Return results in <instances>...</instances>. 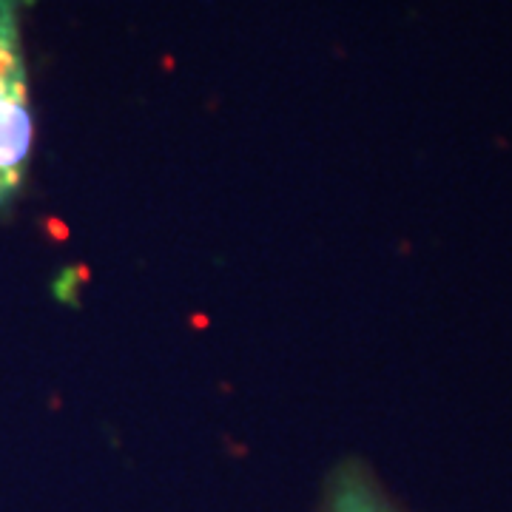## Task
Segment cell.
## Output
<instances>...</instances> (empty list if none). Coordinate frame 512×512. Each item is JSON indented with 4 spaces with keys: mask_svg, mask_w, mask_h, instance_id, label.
Returning a JSON list of instances; mask_svg holds the SVG:
<instances>
[{
    "mask_svg": "<svg viewBox=\"0 0 512 512\" xmlns=\"http://www.w3.org/2000/svg\"><path fill=\"white\" fill-rule=\"evenodd\" d=\"M32 151V114L15 0H0V205L23 183Z\"/></svg>",
    "mask_w": 512,
    "mask_h": 512,
    "instance_id": "6da1fadb",
    "label": "cell"
},
{
    "mask_svg": "<svg viewBox=\"0 0 512 512\" xmlns=\"http://www.w3.org/2000/svg\"><path fill=\"white\" fill-rule=\"evenodd\" d=\"M328 512H396L359 464H345L330 484Z\"/></svg>",
    "mask_w": 512,
    "mask_h": 512,
    "instance_id": "7a4b0ae2",
    "label": "cell"
}]
</instances>
